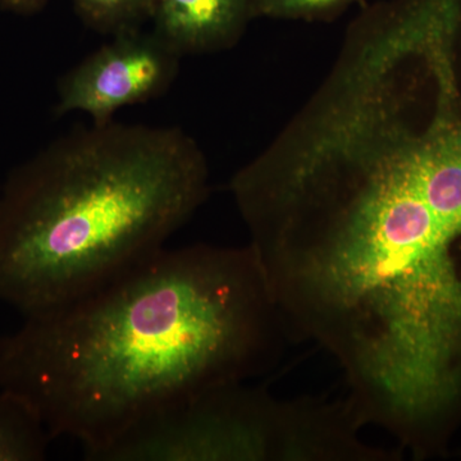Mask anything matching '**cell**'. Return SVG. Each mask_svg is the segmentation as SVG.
<instances>
[{"label":"cell","instance_id":"obj_1","mask_svg":"<svg viewBox=\"0 0 461 461\" xmlns=\"http://www.w3.org/2000/svg\"><path fill=\"white\" fill-rule=\"evenodd\" d=\"M287 335L321 346L360 421L420 459L461 427V144L391 145L254 233Z\"/></svg>","mask_w":461,"mask_h":461},{"label":"cell","instance_id":"obj_10","mask_svg":"<svg viewBox=\"0 0 461 461\" xmlns=\"http://www.w3.org/2000/svg\"><path fill=\"white\" fill-rule=\"evenodd\" d=\"M50 0H0V9L17 16H32L47 7Z\"/></svg>","mask_w":461,"mask_h":461},{"label":"cell","instance_id":"obj_6","mask_svg":"<svg viewBox=\"0 0 461 461\" xmlns=\"http://www.w3.org/2000/svg\"><path fill=\"white\" fill-rule=\"evenodd\" d=\"M257 0H154L153 32L184 56L236 47L256 20Z\"/></svg>","mask_w":461,"mask_h":461},{"label":"cell","instance_id":"obj_3","mask_svg":"<svg viewBox=\"0 0 461 461\" xmlns=\"http://www.w3.org/2000/svg\"><path fill=\"white\" fill-rule=\"evenodd\" d=\"M211 191L181 127H78L0 185V303L23 317L87 295L147 262Z\"/></svg>","mask_w":461,"mask_h":461},{"label":"cell","instance_id":"obj_8","mask_svg":"<svg viewBox=\"0 0 461 461\" xmlns=\"http://www.w3.org/2000/svg\"><path fill=\"white\" fill-rule=\"evenodd\" d=\"M81 21L102 35L142 29L151 20L154 0H72Z\"/></svg>","mask_w":461,"mask_h":461},{"label":"cell","instance_id":"obj_4","mask_svg":"<svg viewBox=\"0 0 461 461\" xmlns=\"http://www.w3.org/2000/svg\"><path fill=\"white\" fill-rule=\"evenodd\" d=\"M348 400H282L248 382L157 412L91 455L99 461H382Z\"/></svg>","mask_w":461,"mask_h":461},{"label":"cell","instance_id":"obj_9","mask_svg":"<svg viewBox=\"0 0 461 461\" xmlns=\"http://www.w3.org/2000/svg\"><path fill=\"white\" fill-rule=\"evenodd\" d=\"M366 0H257L256 18L332 23Z\"/></svg>","mask_w":461,"mask_h":461},{"label":"cell","instance_id":"obj_5","mask_svg":"<svg viewBox=\"0 0 461 461\" xmlns=\"http://www.w3.org/2000/svg\"><path fill=\"white\" fill-rule=\"evenodd\" d=\"M181 58L153 30L112 36L111 41L59 78L54 113L63 117L83 112L93 124L112 122L120 109L166 94L177 78Z\"/></svg>","mask_w":461,"mask_h":461},{"label":"cell","instance_id":"obj_2","mask_svg":"<svg viewBox=\"0 0 461 461\" xmlns=\"http://www.w3.org/2000/svg\"><path fill=\"white\" fill-rule=\"evenodd\" d=\"M287 330L250 245L163 249L0 338V388L85 459L190 397L277 366Z\"/></svg>","mask_w":461,"mask_h":461},{"label":"cell","instance_id":"obj_7","mask_svg":"<svg viewBox=\"0 0 461 461\" xmlns=\"http://www.w3.org/2000/svg\"><path fill=\"white\" fill-rule=\"evenodd\" d=\"M51 439L32 403L0 388V461L45 460Z\"/></svg>","mask_w":461,"mask_h":461}]
</instances>
